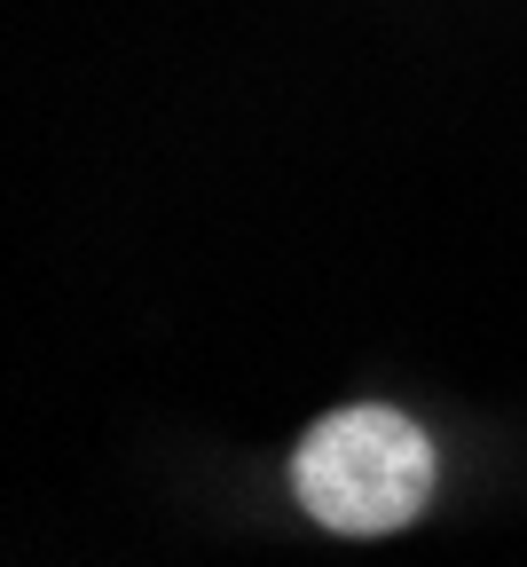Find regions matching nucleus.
<instances>
[{"mask_svg": "<svg viewBox=\"0 0 527 567\" xmlns=\"http://www.w3.org/2000/svg\"><path fill=\"white\" fill-rule=\"evenodd\" d=\"M433 434L386 402H347L316 417V434L291 450V496L331 536H394L433 505Z\"/></svg>", "mask_w": 527, "mask_h": 567, "instance_id": "1", "label": "nucleus"}]
</instances>
